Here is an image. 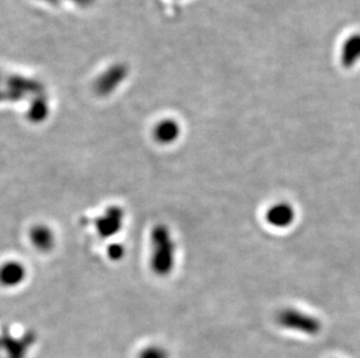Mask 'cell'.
Instances as JSON below:
<instances>
[{
	"instance_id": "6da1fadb",
	"label": "cell",
	"mask_w": 360,
	"mask_h": 358,
	"mask_svg": "<svg viewBox=\"0 0 360 358\" xmlns=\"http://www.w3.org/2000/svg\"><path fill=\"white\" fill-rule=\"evenodd\" d=\"M153 265L154 272L159 276H167L173 270L175 263V244L166 226L155 227L153 232Z\"/></svg>"
},
{
	"instance_id": "277c9868",
	"label": "cell",
	"mask_w": 360,
	"mask_h": 358,
	"mask_svg": "<svg viewBox=\"0 0 360 358\" xmlns=\"http://www.w3.org/2000/svg\"><path fill=\"white\" fill-rule=\"evenodd\" d=\"M179 134H180V128L176 122L174 121L162 122L155 131L158 141L165 145L175 141L179 138Z\"/></svg>"
},
{
	"instance_id": "7a4b0ae2",
	"label": "cell",
	"mask_w": 360,
	"mask_h": 358,
	"mask_svg": "<svg viewBox=\"0 0 360 358\" xmlns=\"http://www.w3.org/2000/svg\"><path fill=\"white\" fill-rule=\"evenodd\" d=\"M276 321L282 327L303 331L306 334H317L321 331V322L313 315L307 314L294 308H285L276 315Z\"/></svg>"
},
{
	"instance_id": "3957f363",
	"label": "cell",
	"mask_w": 360,
	"mask_h": 358,
	"mask_svg": "<svg viewBox=\"0 0 360 358\" xmlns=\"http://www.w3.org/2000/svg\"><path fill=\"white\" fill-rule=\"evenodd\" d=\"M266 220L271 226L276 228H287L295 220V210L288 203L276 204L267 211Z\"/></svg>"
}]
</instances>
